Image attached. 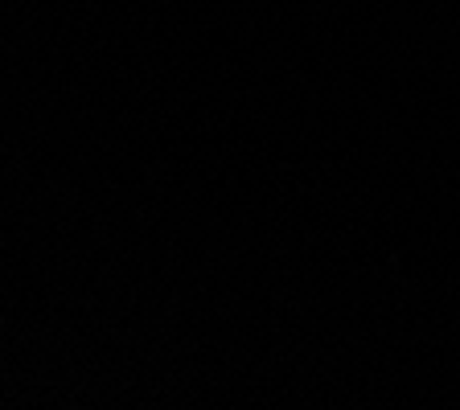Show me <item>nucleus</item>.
<instances>
[]
</instances>
